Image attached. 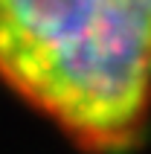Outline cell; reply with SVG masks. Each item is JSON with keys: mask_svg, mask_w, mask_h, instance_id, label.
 I'll return each mask as SVG.
<instances>
[{"mask_svg": "<svg viewBox=\"0 0 151 154\" xmlns=\"http://www.w3.org/2000/svg\"><path fill=\"white\" fill-rule=\"evenodd\" d=\"M0 85L87 151H119L151 108V0H0Z\"/></svg>", "mask_w": 151, "mask_h": 154, "instance_id": "6da1fadb", "label": "cell"}]
</instances>
